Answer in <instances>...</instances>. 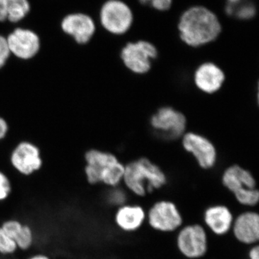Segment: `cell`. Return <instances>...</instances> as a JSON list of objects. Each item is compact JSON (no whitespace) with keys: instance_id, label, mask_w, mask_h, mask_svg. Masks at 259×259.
<instances>
[{"instance_id":"cell-1","label":"cell","mask_w":259,"mask_h":259,"mask_svg":"<svg viewBox=\"0 0 259 259\" xmlns=\"http://www.w3.org/2000/svg\"><path fill=\"white\" fill-rule=\"evenodd\" d=\"M180 37L187 45L199 47L215 40L221 25L215 15L203 7H193L184 13L179 23Z\"/></svg>"},{"instance_id":"cell-3","label":"cell","mask_w":259,"mask_h":259,"mask_svg":"<svg viewBox=\"0 0 259 259\" xmlns=\"http://www.w3.org/2000/svg\"><path fill=\"white\" fill-rule=\"evenodd\" d=\"M83 175L88 185L106 188L120 186L125 166L115 155L101 150H88L84 154Z\"/></svg>"},{"instance_id":"cell-13","label":"cell","mask_w":259,"mask_h":259,"mask_svg":"<svg viewBox=\"0 0 259 259\" xmlns=\"http://www.w3.org/2000/svg\"><path fill=\"white\" fill-rule=\"evenodd\" d=\"M113 222L116 228L122 233H136L146 223V209L144 205L136 202L123 204L114 210Z\"/></svg>"},{"instance_id":"cell-14","label":"cell","mask_w":259,"mask_h":259,"mask_svg":"<svg viewBox=\"0 0 259 259\" xmlns=\"http://www.w3.org/2000/svg\"><path fill=\"white\" fill-rule=\"evenodd\" d=\"M234 218V213L227 204H212L202 213V224L214 236H226L231 233Z\"/></svg>"},{"instance_id":"cell-24","label":"cell","mask_w":259,"mask_h":259,"mask_svg":"<svg viewBox=\"0 0 259 259\" xmlns=\"http://www.w3.org/2000/svg\"><path fill=\"white\" fill-rule=\"evenodd\" d=\"M143 4H151L155 9L164 11L169 9L172 0H140Z\"/></svg>"},{"instance_id":"cell-25","label":"cell","mask_w":259,"mask_h":259,"mask_svg":"<svg viewBox=\"0 0 259 259\" xmlns=\"http://www.w3.org/2000/svg\"><path fill=\"white\" fill-rule=\"evenodd\" d=\"M254 8L251 5H244L236 12L237 17L241 19L252 18L254 15Z\"/></svg>"},{"instance_id":"cell-29","label":"cell","mask_w":259,"mask_h":259,"mask_svg":"<svg viewBox=\"0 0 259 259\" xmlns=\"http://www.w3.org/2000/svg\"><path fill=\"white\" fill-rule=\"evenodd\" d=\"M7 20L6 12L5 8V0H0V22Z\"/></svg>"},{"instance_id":"cell-8","label":"cell","mask_w":259,"mask_h":259,"mask_svg":"<svg viewBox=\"0 0 259 259\" xmlns=\"http://www.w3.org/2000/svg\"><path fill=\"white\" fill-rule=\"evenodd\" d=\"M102 27L114 35H122L131 28L134 15L131 8L120 0H109L100 10Z\"/></svg>"},{"instance_id":"cell-18","label":"cell","mask_w":259,"mask_h":259,"mask_svg":"<svg viewBox=\"0 0 259 259\" xmlns=\"http://www.w3.org/2000/svg\"><path fill=\"white\" fill-rule=\"evenodd\" d=\"M5 8L7 20L17 23L28 14L30 5L28 0H5Z\"/></svg>"},{"instance_id":"cell-16","label":"cell","mask_w":259,"mask_h":259,"mask_svg":"<svg viewBox=\"0 0 259 259\" xmlns=\"http://www.w3.org/2000/svg\"><path fill=\"white\" fill-rule=\"evenodd\" d=\"M61 27L64 33L72 37L79 45L88 44L96 31L93 19L83 13L68 15L63 19Z\"/></svg>"},{"instance_id":"cell-6","label":"cell","mask_w":259,"mask_h":259,"mask_svg":"<svg viewBox=\"0 0 259 259\" xmlns=\"http://www.w3.org/2000/svg\"><path fill=\"white\" fill-rule=\"evenodd\" d=\"M146 223L153 231L158 233H175L185 225L182 211L170 199L155 201L146 210Z\"/></svg>"},{"instance_id":"cell-17","label":"cell","mask_w":259,"mask_h":259,"mask_svg":"<svg viewBox=\"0 0 259 259\" xmlns=\"http://www.w3.org/2000/svg\"><path fill=\"white\" fill-rule=\"evenodd\" d=\"M225 81L224 72L213 63L200 65L194 74V82L201 91L207 94L218 92Z\"/></svg>"},{"instance_id":"cell-26","label":"cell","mask_w":259,"mask_h":259,"mask_svg":"<svg viewBox=\"0 0 259 259\" xmlns=\"http://www.w3.org/2000/svg\"><path fill=\"white\" fill-rule=\"evenodd\" d=\"M9 124L4 117L0 116V142L8 136L9 132Z\"/></svg>"},{"instance_id":"cell-27","label":"cell","mask_w":259,"mask_h":259,"mask_svg":"<svg viewBox=\"0 0 259 259\" xmlns=\"http://www.w3.org/2000/svg\"><path fill=\"white\" fill-rule=\"evenodd\" d=\"M247 257H248V259H259V247L258 244L248 246Z\"/></svg>"},{"instance_id":"cell-5","label":"cell","mask_w":259,"mask_h":259,"mask_svg":"<svg viewBox=\"0 0 259 259\" xmlns=\"http://www.w3.org/2000/svg\"><path fill=\"white\" fill-rule=\"evenodd\" d=\"M175 245L186 259H201L209 250L208 232L200 223L185 224L177 231Z\"/></svg>"},{"instance_id":"cell-22","label":"cell","mask_w":259,"mask_h":259,"mask_svg":"<svg viewBox=\"0 0 259 259\" xmlns=\"http://www.w3.org/2000/svg\"><path fill=\"white\" fill-rule=\"evenodd\" d=\"M13 192V184L9 175L0 169V204L9 200Z\"/></svg>"},{"instance_id":"cell-4","label":"cell","mask_w":259,"mask_h":259,"mask_svg":"<svg viewBox=\"0 0 259 259\" xmlns=\"http://www.w3.org/2000/svg\"><path fill=\"white\" fill-rule=\"evenodd\" d=\"M225 190L233 196L238 205L247 209H253L258 205L259 192L254 177L248 169L239 165L228 167L221 177Z\"/></svg>"},{"instance_id":"cell-30","label":"cell","mask_w":259,"mask_h":259,"mask_svg":"<svg viewBox=\"0 0 259 259\" xmlns=\"http://www.w3.org/2000/svg\"><path fill=\"white\" fill-rule=\"evenodd\" d=\"M229 3H231V6H233V5L238 4V3L241 1V0H228Z\"/></svg>"},{"instance_id":"cell-7","label":"cell","mask_w":259,"mask_h":259,"mask_svg":"<svg viewBox=\"0 0 259 259\" xmlns=\"http://www.w3.org/2000/svg\"><path fill=\"white\" fill-rule=\"evenodd\" d=\"M10 163L20 176L31 177L40 171L44 166L41 151L31 141H21L10 153Z\"/></svg>"},{"instance_id":"cell-11","label":"cell","mask_w":259,"mask_h":259,"mask_svg":"<svg viewBox=\"0 0 259 259\" xmlns=\"http://www.w3.org/2000/svg\"><path fill=\"white\" fill-rule=\"evenodd\" d=\"M185 115L172 107H161L151 117V125L161 139L174 140L182 136L186 129Z\"/></svg>"},{"instance_id":"cell-21","label":"cell","mask_w":259,"mask_h":259,"mask_svg":"<svg viewBox=\"0 0 259 259\" xmlns=\"http://www.w3.org/2000/svg\"><path fill=\"white\" fill-rule=\"evenodd\" d=\"M19 251L16 243L0 226V256L11 257Z\"/></svg>"},{"instance_id":"cell-10","label":"cell","mask_w":259,"mask_h":259,"mask_svg":"<svg viewBox=\"0 0 259 259\" xmlns=\"http://www.w3.org/2000/svg\"><path fill=\"white\" fill-rule=\"evenodd\" d=\"M6 39L10 56L19 60H31L39 54L41 48L39 35L28 28H15Z\"/></svg>"},{"instance_id":"cell-12","label":"cell","mask_w":259,"mask_h":259,"mask_svg":"<svg viewBox=\"0 0 259 259\" xmlns=\"http://www.w3.org/2000/svg\"><path fill=\"white\" fill-rule=\"evenodd\" d=\"M231 234L236 242L245 246L258 244L259 215L253 209H244L233 220Z\"/></svg>"},{"instance_id":"cell-9","label":"cell","mask_w":259,"mask_h":259,"mask_svg":"<svg viewBox=\"0 0 259 259\" xmlns=\"http://www.w3.org/2000/svg\"><path fill=\"white\" fill-rule=\"evenodd\" d=\"M157 55L156 47L145 40L129 42L121 51L123 64L132 72L138 74L147 73L151 69V62Z\"/></svg>"},{"instance_id":"cell-19","label":"cell","mask_w":259,"mask_h":259,"mask_svg":"<svg viewBox=\"0 0 259 259\" xmlns=\"http://www.w3.org/2000/svg\"><path fill=\"white\" fill-rule=\"evenodd\" d=\"M19 251L28 252L32 249L36 241L35 230L31 225L23 222L14 238Z\"/></svg>"},{"instance_id":"cell-15","label":"cell","mask_w":259,"mask_h":259,"mask_svg":"<svg viewBox=\"0 0 259 259\" xmlns=\"http://www.w3.org/2000/svg\"><path fill=\"white\" fill-rule=\"evenodd\" d=\"M186 151L192 153L203 169L212 168L217 162V152L212 143L204 136L193 133L186 134L182 141Z\"/></svg>"},{"instance_id":"cell-23","label":"cell","mask_w":259,"mask_h":259,"mask_svg":"<svg viewBox=\"0 0 259 259\" xmlns=\"http://www.w3.org/2000/svg\"><path fill=\"white\" fill-rule=\"evenodd\" d=\"M10 53L8 49L6 37L0 35V70L8 64L10 58Z\"/></svg>"},{"instance_id":"cell-2","label":"cell","mask_w":259,"mask_h":259,"mask_svg":"<svg viewBox=\"0 0 259 259\" xmlns=\"http://www.w3.org/2000/svg\"><path fill=\"white\" fill-rule=\"evenodd\" d=\"M168 178L156 163L146 158L130 162L125 166L122 183L125 190L138 198H145L167 185Z\"/></svg>"},{"instance_id":"cell-20","label":"cell","mask_w":259,"mask_h":259,"mask_svg":"<svg viewBox=\"0 0 259 259\" xmlns=\"http://www.w3.org/2000/svg\"><path fill=\"white\" fill-rule=\"evenodd\" d=\"M128 193L127 190L120 186L107 188L104 194V202L108 207L115 210L123 204L131 203L130 199L131 196H128Z\"/></svg>"},{"instance_id":"cell-28","label":"cell","mask_w":259,"mask_h":259,"mask_svg":"<svg viewBox=\"0 0 259 259\" xmlns=\"http://www.w3.org/2000/svg\"><path fill=\"white\" fill-rule=\"evenodd\" d=\"M25 259H52L50 255L44 252H35L30 254Z\"/></svg>"}]
</instances>
